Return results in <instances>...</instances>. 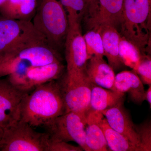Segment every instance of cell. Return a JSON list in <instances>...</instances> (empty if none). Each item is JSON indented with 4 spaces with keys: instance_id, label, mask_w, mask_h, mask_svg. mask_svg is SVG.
<instances>
[{
    "instance_id": "ffe728a7",
    "label": "cell",
    "mask_w": 151,
    "mask_h": 151,
    "mask_svg": "<svg viewBox=\"0 0 151 151\" xmlns=\"http://www.w3.org/2000/svg\"><path fill=\"white\" fill-rule=\"evenodd\" d=\"M107 141L108 148L113 151H140L127 138L110 127L105 117L99 122Z\"/></svg>"
},
{
    "instance_id": "8992f818",
    "label": "cell",
    "mask_w": 151,
    "mask_h": 151,
    "mask_svg": "<svg viewBox=\"0 0 151 151\" xmlns=\"http://www.w3.org/2000/svg\"><path fill=\"white\" fill-rule=\"evenodd\" d=\"M58 81L65 113L74 112L86 115L90 108L92 84L85 70L77 72L65 71Z\"/></svg>"
},
{
    "instance_id": "30bf717a",
    "label": "cell",
    "mask_w": 151,
    "mask_h": 151,
    "mask_svg": "<svg viewBox=\"0 0 151 151\" xmlns=\"http://www.w3.org/2000/svg\"><path fill=\"white\" fill-rule=\"evenodd\" d=\"M68 25L64 45L66 71H84L88 59L86 45L81 33V24H68Z\"/></svg>"
},
{
    "instance_id": "d4e9b609",
    "label": "cell",
    "mask_w": 151,
    "mask_h": 151,
    "mask_svg": "<svg viewBox=\"0 0 151 151\" xmlns=\"http://www.w3.org/2000/svg\"><path fill=\"white\" fill-rule=\"evenodd\" d=\"M134 70L139 76L143 84L151 85V59L149 55H142Z\"/></svg>"
},
{
    "instance_id": "83f0119b",
    "label": "cell",
    "mask_w": 151,
    "mask_h": 151,
    "mask_svg": "<svg viewBox=\"0 0 151 151\" xmlns=\"http://www.w3.org/2000/svg\"><path fill=\"white\" fill-rule=\"evenodd\" d=\"M145 100H147L148 103L150 107H151V85H149L148 89L145 91Z\"/></svg>"
},
{
    "instance_id": "3957f363",
    "label": "cell",
    "mask_w": 151,
    "mask_h": 151,
    "mask_svg": "<svg viewBox=\"0 0 151 151\" xmlns=\"http://www.w3.org/2000/svg\"><path fill=\"white\" fill-rule=\"evenodd\" d=\"M151 0H124L119 32L142 55L150 54Z\"/></svg>"
},
{
    "instance_id": "5b68a950",
    "label": "cell",
    "mask_w": 151,
    "mask_h": 151,
    "mask_svg": "<svg viewBox=\"0 0 151 151\" xmlns=\"http://www.w3.org/2000/svg\"><path fill=\"white\" fill-rule=\"evenodd\" d=\"M50 134L35 131L21 121L6 128L0 139L1 151H47Z\"/></svg>"
},
{
    "instance_id": "f1b7e54d",
    "label": "cell",
    "mask_w": 151,
    "mask_h": 151,
    "mask_svg": "<svg viewBox=\"0 0 151 151\" xmlns=\"http://www.w3.org/2000/svg\"><path fill=\"white\" fill-rule=\"evenodd\" d=\"M7 0H0V6L1 5L4 3Z\"/></svg>"
},
{
    "instance_id": "603a6c76",
    "label": "cell",
    "mask_w": 151,
    "mask_h": 151,
    "mask_svg": "<svg viewBox=\"0 0 151 151\" xmlns=\"http://www.w3.org/2000/svg\"><path fill=\"white\" fill-rule=\"evenodd\" d=\"M67 13L68 24L81 23L85 14L82 0H59Z\"/></svg>"
},
{
    "instance_id": "277c9868",
    "label": "cell",
    "mask_w": 151,
    "mask_h": 151,
    "mask_svg": "<svg viewBox=\"0 0 151 151\" xmlns=\"http://www.w3.org/2000/svg\"><path fill=\"white\" fill-rule=\"evenodd\" d=\"M35 28L60 53L68 29L67 13L59 0H40L32 18Z\"/></svg>"
},
{
    "instance_id": "7402d4cb",
    "label": "cell",
    "mask_w": 151,
    "mask_h": 151,
    "mask_svg": "<svg viewBox=\"0 0 151 151\" xmlns=\"http://www.w3.org/2000/svg\"><path fill=\"white\" fill-rule=\"evenodd\" d=\"M83 36L86 45L88 60L92 56L103 58L104 51L103 41L97 28L89 29Z\"/></svg>"
},
{
    "instance_id": "ba28073f",
    "label": "cell",
    "mask_w": 151,
    "mask_h": 151,
    "mask_svg": "<svg viewBox=\"0 0 151 151\" xmlns=\"http://www.w3.org/2000/svg\"><path fill=\"white\" fill-rule=\"evenodd\" d=\"M86 116L69 112L53 120L45 128L50 137L65 142H75L83 150L88 151L85 143Z\"/></svg>"
},
{
    "instance_id": "8fae6325",
    "label": "cell",
    "mask_w": 151,
    "mask_h": 151,
    "mask_svg": "<svg viewBox=\"0 0 151 151\" xmlns=\"http://www.w3.org/2000/svg\"><path fill=\"white\" fill-rule=\"evenodd\" d=\"M124 101L102 112L108 125L111 128L125 137L140 150V142L135 125L129 114L124 108Z\"/></svg>"
},
{
    "instance_id": "484cf974",
    "label": "cell",
    "mask_w": 151,
    "mask_h": 151,
    "mask_svg": "<svg viewBox=\"0 0 151 151\" xmlns=\"http://www.w3.org/2000/svg\"><path fill=\"white\" fill-rule=\"evenodd\" d=\"M81 147L74 146L67 142L50 137L49 139L47 151H81Z\"/></svg>"
},
{
    "instance_id": "5bb4252c",
    "label": "cell",
    "mask_w": 151,
    "mask_h": 151,
    "mask_svg": "<svg viewBox=\"0 0 151 151\" xmlns=\"http://www.w3.org/2000/svg\"><path fill=\"white\" fill-rule=\"evenodd\" d=\"M85 143L88 151H107L109 148L105 135L99 124L102 112L89 109L86 113Z\"/></svg>"
},
{
    "instance_id": "e0dca14e",
    "label": "cell",
    "mask_w": 151,
    "mask_h": 151,
    "mask_svg": "<svg viewBox=\"0 0 151 151\" xmlns=\"http://www.w3.org/2000/svg\"><path fill=\"white\" fill-rule=\"evenodd\" d=\"M32 25V21L17 20L0 16V55Z\"/></svg>"
},
{
    "instance_id": "9a60e30c",
    "label": "cell",
    "mask_w": 151,
    "mask_h": 151,
    "mask_svg": "<svg viewBox=\"0 0 151 151\" xmlns=\"http://www.w3.org/2000/svg\"><path fill=\"white\" fill-rule=\"evenodd\" d=\"M114 90L128 93L133 103L141 105L145 100L143 83L134 70L124 71L115 76Z\"/></svg>"
},
{
    "instance_id": "4316f807",
    "label": "cell",
    "mask_w": 151,
    "mask_h": 151,
    "mask_svg": "<svg viewBox=\"0 0 151 151\" xmlns=\"http://www.w3.org/2000/svg\"><path fill=\"white\" fill-rule=\"evenodd\" d=\"M99 9V0H89V4L84 19L88 23L97 16Z\"/></svg>"
},
{
    "instance_id": "7c38bea8",
    "label": "cell",
    "mask_w": 151,
    "mask_h": 151,
    "mask_svg": "<svg viewBox=\"0 0 151 151\" xmlns=\"http://www.w3.org/2000/svg\"><path fill=\"white\" fill-rule=\"evenodd\" d=\"M124 0H99V9L95 18L87 24L89 29L101 25H108L119 31Z\"/></svg>"
},
{
    "instance_id": "ac0fdd59",
    "label": "cell",
    "mask_w": 151,
    "mask_h": 151,
    "mask_svg": "<svg viewBox=\"0 0 151 151\" xmlns=\"http://www.w3.org/2000/svg\"><path fill=\"white\" fill-rule=\"evenodd\" d=\"M37 5V0H7L0 6V14L7 18L31 21Z\"/></svg>"
},
{
    "instance_id": "cb8c5ba5",
    "label": "cell",
    "mask_w": 151,
    "mask_h": 151,
    "mask_svg": "<svg viewBox=\"0 0 151 151\" xmlns=\"http://www.w3.org/2000/svg\"><path fill=\"white\" fill-rule=\"evenodd\" d=\"M140 142L141 151H151V124L147 120L139 125H135Z\"/></svg>"
},
{
    "instance_id": "4fadbf2b",
    "label": "cell",
    "mask_w": 151,
    "mask_h": 151,
    "mask_svg": "<svg viewBox=\"0 0 151 151\" xmlns=\"http://www.w3.org/2000/svg\"><path fill=\"white\" fill-rule=\"evenodd\" d=\"M85 71L92 84L114 90L115 74L111 65L103 58L92 56L86 63Z\"/></svg>"
},
{
    "instance_id": "9c48e42d",
    "label": "cell",
    "mask_w": 151,
    "mask_h": 151,
    "mask_svg": "<svg viewBox=\"0 0 151 151\" xmlns=\"http://www.w3.org/2000/svg\"><path fill=\"white\" fill-rule=\"evenodd\" d=\"M27 92L14 86L6 78H0V135L19 120L20 106Z\"/></svg>"
},
{
    "instance_id": "f546056e",
    "label": "cell",
    "mask_w": 151,
    "mask_h": 151,
    "mask_svg": "<svg viewBox=\"0 0 151 151\" xmlns=\"http://www.w3.org/2000/svg\"><path fill=\"white\" fill-rule=\"evenodd\" d=\"M1 135H0V139H1Z\"/></svg>"
},
{
    "instance_id": "52a82bcc",
    "label": "cell",
    "mask_w": 151,
    "mask_h": 151,
    "mask_svg": "<svg viewBox=\"0 0 151 151\" xmlns=\"http://www.w3.org/2000/svg\"><path fill=\"white\" fill-rule=\"evenodd\" d=\"M65 71L62 61L31 67L6 76L9 81L23 92H30L37 86L59 79Z\"/></svg>"
},
{
    "instance_id": "d6986e66",
    "label": "cell",
    "mask_w": 151,
    "mask_h": 151,
    "mask_svg": "<svg viewBox=\"0 0 151 151\" xmlns=\"http://www.w3.org/2000/svg\"><path fill=\"white\" fill-rule=\"evenodd\" d=\"M124 93L92 84L89 109L102 112L124 101Z\"/></svg>"
},
{
    "instance_id": "7a4b0ae2",
    "label": "cell",
    "mask_w": 151,
    "mask_h": 151,
    "mask_svg": "<svg viewBox=\"0 0 151 151\" xmlns=\"http://www.w3.org/2000/svg\"><path fill=\"white\" fill-rule=\"evenodd\" d=\"M65 113L58 80L42 84L25 95L19 110V120L32 127H46Z\"/></svg>"
},
{
    "instance_id": "6da1fadb",
    "label": "cell",
    "mask_w": 151,
    "mask_h": 151,
    "mask_svg": "<svg viewBox=\"0 0 151 151\" xmlns=\"http://www.w3.org/2000/svg\"><path fill=\"white\" fill-rule=\"evenodd\" d=\"M62 61L54 49L32 25L0 55V78L36 67Z\"/></svg>"
},
{
    "instance_id": "44dd1931",
    "label": "cell",
    "mask_w": 151,
    "mask_h": 151,
    "mask_svg": "<svg viewBox=\"0 0 151 151\" xmlns=\"http://www.w3.org/2000/svg\"><path fill=\"white\" fill-rule=\"evenodd\" d=\"M119 55L124 65L134 70L142 55L134 44L121 35L119 43Z\"/></svg>"
},
{
    "instance_id": "2e32d148",
    "label": "cell",
    "mask_w": 151,
    "mask_h": 151,
    "mask_svg": "<svg viewBox=\"0 0 151 151\" xmlns=\"http://www.w3.org/2000/svg\"><path fill=\"white\" fill-rule=\"evenodd\" d=\"M94 27L97 28L101 35L104 56L107 58L108 64L114 70H119L124 65L119 55L120 32L116 28L108 25H101Z\"/></svg>"
}]
</instances>
